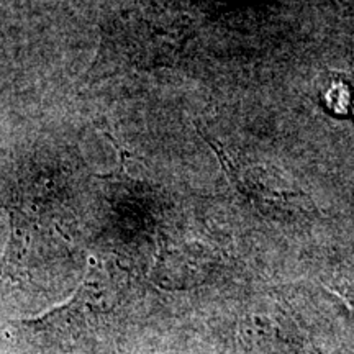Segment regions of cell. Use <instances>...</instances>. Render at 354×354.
I'll list each match as a JSON object with an SVG mask.
<instances>
[{
	"label": "cell",
	"mask_w": 354,
	"mask_h": 354,
	"mask_svg": "<svg viewBox=\"0 0 354 354\" xmlns=\"http://www.w3.org/2000/svg\"><path fill=\"white\" fill-rule=\"evenodd\" d=\"M185 35L179 30H169L161 25H148L143 30L141 21L131 26L122 25L112 28L102 39L94 66L88 74L113 73L120 69H153L167 66L177 59L184 50Z\"/></svg>",
	"instance_id": "obj_1"
},
{
	"label": "cell",
	"mask_w": 354,
	"mask_h": 354,
	"mask_svg": "<svg viewBox=\"0 0 354 354\" xmlns=\"http://www.w3.org/2000/svg\"><path fill=\"white\" fill-rule=\"evenodd\" d=\"M322 99L331 113L349 115L354 112V79L344 73L325 76Z\"/></svg>",
	"instance_id": "obj_2"
}]
</instances>
